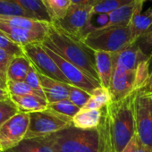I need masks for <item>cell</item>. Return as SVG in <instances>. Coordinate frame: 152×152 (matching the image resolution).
Masks as SVG:
<instances>
[{
  "label": "cell",
  "mask_w": 152,
  "mask_h": 152,
  "mask_svg": "<svg viewBox=\"0 0 152 152\" xmlns=\"http://www.w3.org/2000/svg\"><path fill=\"white\" fill-rule=\"evenodd\" d=\"M136 91L124 99L111 100L102 109L99 130L108 152H121L135 135L133 102Z\"/></svg>",
  "instance_id": "obj_1"
},
{
  "label": "cell",
  "mask_w": 152,
  "mask_h": 152,
  "mask_svg": "<svg viewBox=\"0 0 152 152\" xmlns=\"http://www.w3.org/2000/svg\"><path fill=\"white\" fill-rule=\"evenodd\" d=\"M42 44L99 83L95 53L82 41L62 32L51 23L48 37Z\"/></svg>",
  "instance_id": "obj_2"
},
{
  "label": "cell",
  "mask_w": 152,
  "mask_h": 152,
  "mask_svg": "<svg viewBox=\"0 0 152 152\" xmlns=\"http://www.w3.org/2000/svg\"><path fill=\"white\" fill-rule=\"evenodd\" d=\"M43 139L55 152H101L103 150L99 128L83 130L72 124Z\"/></svg>",
  "instance_id": "obj_3"
},
{
  "label": "cell",
  "mask_w": 152,
  "mask_h": 152,
  "mask_svg": "<svg viewBox=\"0 0 152 152\" xmlns=\"http://www.w3.org/2000/svg\"><path fill=\"white\" fill-rule=\"evenodd\" d=\"M82 42L93 51L115 54L134 44L129 26L110 27L94 31L88 34Z\"/></svg>",
  "instance_id": "obj_4"
},
{
  "label": "cell",
  "mask_w": 152,
  "mask_h": 152,
  "mask_svg": "<svg viewBox=\"0 0 152 152\" xmlns=\"http://www.w3.org/2000/svg\"><path fill=\"white\" fill-rule=\"evenodd\" d=\"M29 116L30 124L25 139L43 138L72 124V119L48 108L43 111L30 113Z\"/></svg>",
  "instance_id": "obj_5"
},
{
  "label": "cell",
  "mask_w": 152,
  "mask_h": 152,
  "mask_svg": "<svg viewBox=\"0 0 152 152\" xmlns=\"http://www.w3.org/2000/svg\"><path fill=\"white\" fill-rule=\"evenodd\" d=\"M92 8V7L72 5L65 16L52 24L62 32L82 41L86 37L87 28L93 16Z\"/></svg>",
  "instance_id": "obj_6"
},
{
  "label": "cell",
  "mask_w": 152,
  "mask_h": 152,
  "mask_svg": "<svg viewBox=\"0 0 152 152\" xmlns=\"http://www.w3.org/2000/svg\"><path fill=\"white\" fill-rule=\"evenodd\" d=\"M135 134L147 146L152 148V99L145 89L134 96Z\"/></svg>",
  "instance_id": "obj_7"
},
{
  "label": "cell",
  "mask_w": 152,
  "mask_h": 152,
  "mask_svg": "<svg viewBox=\"0 0 152 152\" xmlns=\"http://www.w3.org/2000/svg\"><path fill=\"white\" fill-rule=\"evenodd\" d=\"M29 124V114L19 112L0 125V152L7 151L20 144L25 139Z\"/></svg>",
  "instance_id": "obj_8"
},
{
  "label": "cell",
  "mask_w": 152,
  "mask_h": 152,
  "mask_svg": "<svg viewBox=\"0 0 152 152\" xmlns=\"http://www.w3.org/2000/svg\"><path fill=\"white\" fill-rule=\"evenodd\" d=\"M24 55L30 59L37 71L54 80L68 83L53 58L48 54L42 43H33L23 47ZM69 84V83H68Z\"/></svg>",
  "instance_id": "obj_9"
},
{
  "label": "cell",
  "mask_w": 152,
  "mask_h": 152,
  "mask_svg": "<svg viewBox=\"0 0 152 152\" xmlns=\"http://www.w3.org/2000/svg\"><path fill=\"white\" fill-rule=\"evenodd\" d=\"M43 47L45 48L48 54L53 58V60L55 61V63L56 64V65L58 66L64 76L66 78L69 84L78 87L91 94L96 88L101 86L99 82L89 77L86 73H84L77 66H75L70 62L66 61L62 56H60L59 55H57L56 52L49 49L48 48L45 47L44 45Z\"/></svg>",
  "instance_id": "obj_10"
},
{
  "label": "cell",
  "mask_w": 152,
  "mask_h": 152,
  "mask_svg": "<svg viewBox=\"0 0 152 152\" xmlns=\"http://www.w3.org/2000/svg\"><path fill=\"white\" fill-rule=\"evenodd\" d=\"M135 71H126L115 67L113 72L108 91L112 101H118L136 91L134 90Z\"/></svg>",
  "instance_id": "obj_11"
},
{
  "label": "cell",
  "mask_w": 152,
  "mask_h": 152,
  "mask_svg": "<svg viewBox=\"0 0 152 152\" xmlns=\"http://www.w3.org/2000/svg\"><path fill=\"white\" fill-rule=\"evenodd\" d=\"M0 31L15 43L22 47L33 43H43L48 34V32L45 31L12 27L2 23H0Z\"/></svg>",
  "instance_id": "obj_12"
},
{
  "label": "cell",
  "mask_w": 152,
  "mask_h": 152,
  "mask_svg": "<svg viewBox=\"0 0 152 152\" xmlns=\"http://www.w3.org/2000/svg\"><path fill=\"white\" fill-rule=\"evenodd\" d=\"M148 59H149V56L146 55L141 48L134 43L119 53H116L115 67L126 71H135L140 62Z\"/></svg>",
  "instance_id": "obj_13"
},
{
  "label": "cell",
  "mask_w": 152,
  "mask_h": 152,
  "mask_svg": "<svg viewBox=\"0 0 152 152\" xmlns=\"http://www.w3.org/2000/svg\"><path fill=\"white\" fill-rule=\"evenodd\" d=\"M94 53L100 85L106 89H108L113 72L115 68L116 54L105 51H94Z\"/></svg>",
  "instance_id": "obj_14"
},
{
  "label": "cell",
  "mask_w": 152,
  "mask_h": 152,
  "mask_svg": "<svg viewBox=\"0 0 152 152\" xmlns=\"http://www.w3.org/2000/svg\"><path fill=\"white\" fill-rule=\"evenodd\" d=\"M39 80H40L43 93L45 95V99H47L48 104L64 100V99H68V96H69L68 83H64L54 80L40 73H39Z\"/></svg>",
  "instance_id": "obj_15"
},
{
  "label": "cell",
  "mask_w": 152,
  "mask_h": 152,
  "mask_svg": "<svg viewBox=\"0 0 152 152\" xmlns=\"http://www.w3.org/2000/svg\"><path fill=\"white\" fill-rule=\"evenodd\" d=\"M145 2V0H136V1L129 5H126L119 9L111 12L109 14L110 22L107 28L128 26L132 17L139 9L143 8V5Z\"/></svg>",
  "instance_id": "obj_16"
},
{
  "label": "cell",
  "mask_w": 152,
  "mask_h": 152,
  "mask_svg": "<svg viewBox=\"0 0 152 152\" xmlns=\"http://www.w3.org/2000/svg\"><path fill=\"white\" fill-rule=\"evenodd\" d=\"M11 99L19 112L26 114L46 110L48 106L46 99L36 95H12Z\"/></svg>",
  "instance_id": "obj_17"
},
{
  "label": "cell",
  "mask_w": 152,
  "mask_h": 152,
  "mask_svg": "<svg viewBox=\"0 0 152 152\" xmlns=\"http://www.w3.org/2000/svg\"><path fill=\"white\" fill-rule=\"evenodd\" d=\"M141 12L142 8L139 9L132 17L128 25L133 43L148 31L152 23V9L149 8L143 14Z\"/></svg>",
  "instance_id": "obj_18"
},
{
  "label": "cell",
  "mask_w": 152,
  "mask_h": 152,
  "mask_svg": "<svg viewBox=\"0 0 152 152\" xmlns=\"http://www.w3.org/2000/svg\"><path fill=\"white\" fill-rule=\"evenodd\" d=\"M102 118V110L82 108L72 118V125L83 130L98 129Z\"/></svg>",
  "instance_id": "obj_19"
},
{
  "label": "cell",
  "mask_w": 152,
  "mask_h": 152,
  "mask_svg": "<svg viewBox=\"0 0 152 152\" xmlns=\"http://www.w3.org/2000/svg\"><path fill=\"white\" fill-rule=\"evenodd\" d=\"M31 66V62L25 55L15 56L7 72V81L24 82Z\"/></svg>",
  "instance_id": "obj_20"
},
{
  "label": "cell",
  "mask_w": 152,
  "mask_h": 152,
  "mask_svg": "<svg viewBox=\"0 0 152 152\" xmlns=\"http://www.w3.org/2000/svg\"><path fill=\"white\" fill-rule=\"evenodd\" d=\"M31 18L52 23L43 0H14Z\"/></svg>",
  "instance_id": "obj_21"
},
{
  "label": "cell",
  "mask_w": 152,
  "mask_h": 152,
  "mask_svg": "<svg viewBox=\"0 0 152 152\" xmlns=\"http://www.w3.org/2000/svg\"><path fill=\"white\" fill-rule=\"evenodd\" d=\"M5 152H55L43 138L24 139L16 147Z\"/></svg>",
  "instance_id": "obj_22"
},
{
  "label": "cell",
  "mask_w": 152,
  "mask_h": 152,
  "mask_svg": "<svg viewBox=\"0 0 152 152\" xmlns=\"http://www.w3.org/2000/svg\"><path fill=\"white\" fill-rule=\"evenodd\" d=\"M52 23L63 19L72 6L71 0H43Z\"/></svg>",
  "instance_id": "obj_23"
},
{
  "label": "cell",
  "mask_w": 152,
  "mask_h": 152,
  "mask_svg": "<svg viewBox=\"0 0 152 152\" xmlns=\"http://www.w3.org/2000/svg\"><path fill=\"white\" fill-rule=\"evenodd\" d=\"M111 100H112V98H111V94L108 89H106L100 86V87L96 88L92 91L91 99L83 108L102 110Z\"/></svg>",
  "instance_id": "obj_24"
},
{
  "label": "cell",
  "mask_w": 152,
  "mask_h": 152,
  "mask_svg": "<svg viewBox=\"0 0 152 152\" xmlns=\"http://www.w3.org/2000/svg\"><path fill=\"white\" fill-rule=\"evenodd\" d=\"M151 77L150 72V64L149 59L144 60L140 62L136 70H135V83H134V90L140 91L148 85Z\"/></svg>",
  "instance_id": "obj_25"
},
{
  "label": "cell",
  "mask_w": 152,
  "mask_h": 152,
  "mask_svg": "<svg viewBox=\"0 0 152 152\" xmlns=\"http://www.w3.org/2000/svg\"><path fill=\"white\" fill-rule=\"evenodd\" d=\"M136 0H99L93 7V15L110 14L111 12L119 9L126 5H129Z\"/></svg>",
  "instance_id": "obj_26"
},
{
  "label": "cell",
  "mask_w": 152,
  "mask_h": 152,
  "mask_svg": "<svg viewBox=\"0 0 152 152\" xmlns=\"http://www.w3.org/2000/svg\"><path fill=\"white\" fill-rule=\"evenodd\" d=\"M48 109L52 110L63 116L72 119L73 116L80 111L81 108L76 107L69 99H64V100H60L57 102L48 104Z\"/></svg>",
  "instance_id": "obj_27"
},
{
  "label": "cell",
  "mask_w": 152,
  "mask_h": 152,
  "mask_svg": "<svg viewBox=\"0 0 152 152\" xmlns=\"http://www.w3.org/2000/svg\"><path fill=\"white\" fill-rule=\"evenodd\" d=\"M7 91L9 94L12 95H36L45 99L44 93L34 90L30 85H28L25 82H14V81H7Z\"/></svg>",
  "instance_id": "obj_28"
},
{
  "label": "cell",
  "mask_w": 152,
  "mask_h": 152,
  "mask_svg": "<svg viewBox=\"0 0 152 152\" xmlns=\"http://www.w3.org/2000/svg\"><path fill=\"white\" fill-rule=\"evenodd\" d=\"M10 16H24L31 18L14 0H0V17Z\"/></svg>",
  "instance_id": "obj_29"
},
{
  "label": "cell",
  "mask_w": 152,
  "mask_h": 152,
  "mask_svg": "<svg viewBox=\"0 0 152 152\" xmlns=\"http://www.w3.org/2000/svg\"><path fill=\"white\" fill-rule=\"evenodd\" d=\"M91 94L78 88L75 87L73 85L69 84V96L68 99L74 104L76 107H78L79 108L84 107V106L87 104L89 99H91Z\"/></svg>",
  "instance_id": "obj_30"
},
{
  "label": "cell",
  "mask_w": 152,
  "mask_h": 152,
  "mask_svg": "<svg viewBox=\"0 0 152 152\" xmlns=\"http://www.w3.org/2000/svg\"><path fill=\"white\" fill-rule=\"evenodd\" d=\"M18 113L19 110L11 99H0V125Z\"/></svg>",
  "instance_id": "obj_31"
},
{
  "label": "cell",
  "mask_w": 152,
  "mask_h": 152,
  "mask_svg": "<svg viewBox=\"0 0 152 152\" xmlns=\"http://www.w3.org/2000/svg\"><path fill=\"white\" fill-rule=\"evenodd\" d=\"M0 48L7 51L8 53H10L15 56L24 55L23 47L15 43L8 37H7L3 32L0 33Z\"/></svg>",
  "instance_id": "obj_32"
},
{
  "label": "cell",
  "mask_w": 152,
  "mask_h": 152,
  "mask_svg": "<svg viewBox=\"0 0 152 152\" xmlns=\"http://www.w3.org/2000/svg\"><path fill=\"white\" fill-rule=\"evenodd\" d=\"M121 152H152V148L145 145L135 134Z\"/></svg>",
  "instance_id": "obj_33"
},
{
  "label": "cell",
  "mask_w": 152,
  "mask_h": 152,
  "mask_svg": "<svg viewBox=\"0 0 152 152\" xmlns=\"http://www.w3.org/2000/svg\"><path fill=\"white\" fill-rule=\"evenodd\" d=\"M141 50L148 56L152 52V23L148 31L135 42Z\"/></svg>",
  "instance_id": "obj_34"
},
{
  "label": "cell",
  "mask_w": 152,
  "mask_h": 152,
  "mask_svg": "<svg viewBox=\"0 0 152 152\" xmlns=\"http://www.w3.org/2000/svg\"><path fill=\"white\" fill-rule=\"evenodd\" d=\"M24 82L30 85L31 88H33L36 91H39L40 92L43 93L42 88H41V83H40V80H39V73L37 71V69L33 66V64H31V66L28 72V74L26 76V78L24 80Z\"/></svg>",
  "instance_id": "obj_35"
},
{
  "label": "cell",
  "mask_w": 152,
  "mask_h": 152,
  "mask_svg": "<svg viewBox=\"0 0 152 152\" xmlns=\"http://www.w3.org/2000/svg\"><path fill=\"white\" fill-rule=\"evenodd\" d=\"M15 56L0 48V72L7 75V69Z\"/></svg>",
  "instance_id": "obj_36"
},
{
  "label": "cell",
  "mask_w": 152,
  "mask_h": 152,
  "mask_svg": "<svg viewBox=\"0 0 152 152\" xmlns=\"http://www.w3.org/2000/svg\"><path fill=\"white\" fill-rule=\"evenodd\" d=\"M93 15L96 17V19H95L96 23L91 24L94 31L101 30V29L107 27V25L109 24V22H110L109 14H99V15Z\"/></svg>",
  "instance_id": "obj_37"
},
{
  "label": "cell",
  "mask_w": 152,
  "mask_h": 152,
  "mask_svg": "<svg viewBox=\"0 0 152 152\" xmlns=\"http://www.w3.org/2000/svg\"><path fill=\"white\" fill-rule=\"evenodd\" d=\"M72 5H79L84 7H94L99 0H71Z\"/></svg>",
  "instance_id": "obj_38"
},
{
  "label": "cell",
  "mask_w": 152,
  "mask_h": 152,
  "mask_svg": "<svg viewBox=\"0 0 152 152\" xmlns=\"http://www.w3.org/2000/svg\"><path fill=\"white\" fill-rule=\"evenodd\" d=\"M0 87L7 90V77L1 72H0Z\"/></svg>",
  "instance_id": "obj_39"
},
{
  "label": "cell",
  "mask_w": 152,
  "mask_h": 152,
  "mask_svg": "<svg viewBox=\"0 0 152 152\" xmlns=\"http://www.w3.org/2000/svg\"><path fill=\"white\" fill-rule=\"evenodd\" d=\"M11 99V95L7 91V90H5L0 87V99Z\"/></svg>",
  "instance_id": "obj_40"
},
{
  "label": "cell",
  "mask_w": 152,
  "mask_h": 152,
  "mask_svg": "<svg viewBox=\"0 0 152 152\" xmlns=\"http://www.w3.org/2000/svg\"><path fill=\"white\" fill-rule=\"evenodd\" d=\"M146 91H148V92H152V76L150 77V80L148 83V85L146 86V88H144Z\"/></svg>",
  "instance_id": "obj_41"
},
{
  "label": "cell",
  "mask_w": 152,
  "mask_h": 152,
  "mask_svg": "<svg viewBox=\"0 0 152 152\" xmlns=\"http://www.w3.org/2000/svg\"><path fill=\"white\" fill-rule=\"evenodd\" d=\"M149 64H150V72H151V76H152V52L149 55Z\"/></svg>",
  "instance_id": "obj_42"
},
{
  "label": "cell",
  "mask_w": 152,
  "mask_h": 152,
  "mask_svg": "<svg viewBox=\"0 0 152 152\" xmlns=\"http://www.w3.org/2000/svg\"><path fill=\"white\" fill-rule=\"evenodd\" d=\"M101 152H108V151H107V148H106L103 146V150H102Z\"/></svg>",
  "instance_id": "obj_43"
},
{
  "label": "cell",
  "mask_w": 152,
  "mask_h": 152,
  "mask_svg": "<svg viewBox=\"0 0 152 152\" xmlns=\"http://www.w3.org/2000/svg\"><path fill=\"white\" fill-rule=\"evenodd\" d=\"M149 95H150V98L152 99V92H149Z\"/></svg>",
  "instance_id": "obj_44"
},
{
  "label": "cell",
  "mask_w": 152,
  "mask_h": 152,
  "mask_svg": "<svg viewBox=\"0 0 152 152\" xmlns=\"http://www.w3.org/2000/svg\"><path fill=\"white\" fill-rule=\"evenodd\" d=\"M1 32H2V31H0V33H1Z\"/></svg>",
  "instance_id": "obj_45"
},
{
  "label": "cell",
  "mask_w": 152,
  "mask_h": 152,
  "mask_svg": "<svg viewBox=\"0 0 152 152\" xmlns=\"http://www.w3.org/2000/svg\"><path fill=\"white\" fill-rule=\"evenodd\" d=\"M145 1H148V0H145Z\"/></svg>",
  "instance_id": "obj_46"
}]
</instances>
